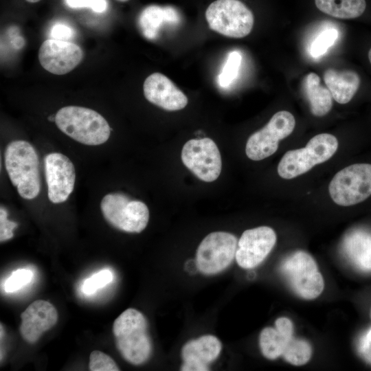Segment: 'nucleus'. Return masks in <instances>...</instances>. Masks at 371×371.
<instances>
[{
	"label": "nucleus",
	"instance_id": "1",
	"mask_svg": "<svg viewBox=\"0 0 371 371\" xmlns=\"http://www.w3.org/2000/svg\"><path fill=\"white\" fill-rule=\"evenodd\" d=\"M5 169L19 194L25 199L36 198L41 190L39 159L35 148L27 141L14 140L7 146Z\"/></svg>",
	"mask_w": 371,
	"mask_h": 371
},
{
	"label": "nucleus",
	"instance_id": "2",
	"mask_svg": "<svg viewBox=\"0 0 371 371\" xmlns=\"http://www.w3.org/2000/svg\"><path fill=\"white\" fill-rule=\"evenodd\" d=\"M147 326L144 315L132 308L122 312L113 322V333L117 349L131 364L140 365L150 356L152 344Z\"/></svg>",
	"mask_w": 371,
	"mask_h": 371
},
{
	"label": "nucleus",
	"instance_id": "3",
	"mask_svg": "<svg viewBox=\"0 0 371 371\" xmlns=\"http://www.w3.org/2000/svg\"><path fill=\"white\" fill-rule=\"evenodd\" d=\"M55 122L63 133L85 145L104 144L111 134V128L105 118L97 111L86 107H63L55 115Z\"/></svg>",
	"mask_w": 371,
	"mask_h": 371
},
{
	"label": "nucleus",
	"instance_id": "4",
	"mask_svg": "<svg viewBox=\"0 0 371 371\" xmlns=\"http://www.w3.org/2000/svg\"><path fill=\"white\" fill-rule=\"evenodd\" d=\"M338 147L337 139L328 133L312 137L304 148L286 152L278 166V175L290 179L310 170L314 166L329 159Z\"/></svg>",
	"mask_w": 371,
	"mask_h": 371
},
{
	"label": "nucleus",
	"instance_id": "5",
	"mask_svg": "<svg viewBox=\"0 0 371 371\" xmlns=\"http://www.w3.org/2000/svg\"><path fill=\"white\" fill-rule=\"evenodd\" d=\"M205 19L213 31L229 38H240L251 31L254 17L240 0H216L205 11Z\"/></svg>",
	"mask_w": 371,
	"mask_h": 371
},
{
	"label": "nucleus",
	"instance_id": "6",
	"mask_svg": "<svg viewBox=\"0 0 371 371\" xmlns=\"http://www.w3.org/2000/svg\"><path fill=\"white\" fill-rule=\"evenodd\" d=\"M281 271L291 289L303 299L313 300L324 289L317 263L306 251H297L285 258L281 264Z\"/></svg>",
	"mask_w": 371,
	"mask_h": 371
},
{
	"label": "nucleus",
	"instance_id": "7",
	"mask_svg": "<svg viewBox=\"0 0 371 371\" xmlns=\"http://www.w3.org/2000/svg\"><path fill=\"white\" fill-rule=\"evenodd\" d=\"M100 209L106 221L117 229L142 232L148 223L149 210L142 201L131 200L120 192H111L101 201Z\"/></svg>",
	"mask_w": 371,
	"mask_h": 371
},
{
	"label": "nucleus",
	"instance_id": "8",
	"mask_svg": "<svg viewBox=\"0 0 371 371\" xmlns=\"http://www.w3.org/2000/svg\"><path fill=\"white\" fill-rule=\"evenodd\" d=\"M333 201L341 206L361 203L371 195V164H355L339 171L329 184Z\"/></svg>",
	"mask_w": 371,
	"mask_h": 371
},
{
	"label": "nucleus",
	"instance_id": "9",
	"mask_svg": "<svg viewBox=\"0 0 371 371\" xmlns=\"http://www.w3.org/2000/svg\"><path fill=\"white\" fill-rule=\"evenodd\" d=\"M295 125V117L290 112L276 113L262 128L249 137L245 147L247 156L254 161L271 156L277 150L279 141L288 137Z\"/></svg>",
	"mask_w": 371,
	"mask_h": 371
},
{
	"label": "nucleus",
	"instance_id": "10",
	"mask_svg": "<svg viewBox=\"0 0 371 371\" xmlns=\"http://www.w3.org/2000/svg\"><path fill=\"white\" fill-rule=\"evenodd\" d=\"M237 246L236 237L230 233H210L198 247L196 255L197 268L206 275L220 273L233 261Z\"/></svg>",
	"mask_w": 371,
	"mask_h": 371
},
{
	"label": "nucleus",
	"instance_id": "11",
	"mask_svg": "<svg viewBox=\"0 0 371 371\" xmlns=\"http://www.w3.org/2000/svg\"><path fill=\"white\" fill-rule=\"evenodd\" d=\"M181 159L183 164L203 181H214L221 174V154L216 144L210 138L188 141L182 148Z\"/></svg>",
	"mask_w": 371,
	"mask_h": 371
},
{
	"label": "nucleus",
	"instance_id": "12",
	"mask_svg": "<svg viewBox=\"0 0 371 371\" xmlns=\"http://www.w3.org/2000/svg\"><path fill=\"white\" fill-rule=\"evenodd\" d=\"M47 196L53 203L65 202L72 192L76 179L75 168L66 155L52 153L44 159Z\"/></svg>",
	"mask_w": 371,
	"mask_h": 371
},
{
	"label": "nucleus",
	"instance_id": "13",
	"mask_svg": "<svg viewBox=\"0 0 371 371\" xmlns=\"http://www.w3.org/2000/svg\"><path fill=\"white\" fill-rule=\"evenodd\" d=\"M276 242L274 230L260 226L245 230L241 235L236 251V260L243 269L258 266L269 255Z\"/></svg>",
	"mask_w": 371,
	"mask_h": 371
},
{
	"label": "nucleus",
	"instance_id": "14",
	"mask_svg": "<svg viewBox=\"0 0 371 371\" xmlns=\"http://www.w3.org/2000/svg\"><path fill=\"white\" fill-rule=\"evenodd\" d=\"M84 53L78 45L53 38L45 40L40 47L38 60L47 71L63 75L80 64Z\"/></svg>",
	"mask_w": 371,
	"mask_h": 371
},
{
	"label": "nucleus",
	"instance_id": "15",
	"mask_svg": "<svg viewBox=\"0 0 371 371\" xmlns=\"http://www.w3.org/2000/svg\"><path fill=\"white\" fill-rule=\"evenodd\" d=\"M143 89L148 101L166 111L183 109L188 102L183 91L161 73L156 72L148 76L144 82Z\"/></svg>",
	"mask_w": 371,
	"mask_h": 371
},
{
	"label": "nucleus",
	"instance_id": "16",
	"mask_svg": "<svg viewBox=\"0 0 371 371\" xmlns=\"http://www.w3.org/2000/svg\"><path fill=\"white\" fill-rule=\"evenodd\" d=\"M20 317L19 331L22 337L27 343L34 344L56 324L58 315L53 304L38 300L30 304Z\"/></svg>",
	"mask_w": 371,
	"mask_h": 371
},
{
	"label": "nucleus",
	"instance_id": "17",
	"mask_svg": "<svg viewBox=\"0 0 371 371\" xmlns=\"http://www.w3.org/2000/svg\"><path fill=\"white\" fill-rule=\"evenodd\" d=\"M221 348L219 339L210 335L189 341L181 350L183 364L181 370H209L207 365L218 357Z\"/></svg>",
	"mask_w": 371,
	"mask_h": 371
},
{
	"label": "nucleus",
	"instance_id": "18",
	"mask_svg": "<svg viewBox=\"0 0 371 371\" xmlns=\"http://www.w3.org/2000/svg\"><path fill=\"white\" fill-rule=\"evenodd\" d=\"M324 80L333 98L339 104H346L352 100L361 81L358 74L354 71L333 69L325 71Z\"/></svg>",
	"mask_w": 371,
	"mask_h": 371
},
{
	"label": "nucleus",
	"instance_id": "19",
	"mask_svg": "<svg viewBox=\"0 0 371 371\" xmlns=\"http://www.w3.org/2000/svg\"><path fill=\"white\" fill-rule=\"evenodd\" d=\"M179 19V13L173 7L152 5L142 10L139 24L146 38L155 39L164 23L177 24Z\"/></svg>",
	"mask_w": 371,
	"mask_h": 371
},
{
	"label": "nucleus",
	"instance_id": "20",
	"mask_svg": "<svg viewBox=\"0 0 371 371\" xmlns=\"http://www.w3.org/2000/svg\"><path fill=\"white\" fill-rule=\"evenodd\" d=\"M344 251L358 268L371 271V234L361 229L350 232L345 237Z\"/></svg>",
	"mask_w": 371,
	"mask_h": 371
},
{
	"label": "nucleus",
	"instance_id": "21",
	"mask_svg": "<svg viewBox=\"0 0 371 371\" xmlns=\"http://www.w3.org/2000/svg\"><path fill=\"white\" fill-rule=\"evenodd\" d=\"M303 91L313 115L322 117L333 106V96L327 87L320 84V78L315 73H308L303 79Z\"/></svg>",
	"mask_w": 371,
	"mask_h": 371
},
{
	"label": "nucleus",
	"instance_id": "22",
	"mask_svg": "<svg viewBox=\"0 0 371 371\" xmlns=\"http://www.w3.org/2000/svg\"><path fill=\"white\" fill-rule=\"evenodd\" d=\"M315 3L321 12L341 19L358 18L367 8L366 0H315Z\"/></svg>",
	"mask_w": 371,
	"mask_h": 371
},
{
	"label": "nucleus",
	"instance_id": "23",
	"mask_svg": "<svg viewBox=\"0 0 371 371\" xmlns=\"http://www.w3.org/2000/svg\"><path fill=\"white\" fill-rule=\"evenodd\" d=\"M293 333L283 332L276 328L267 327L262 330L259 344L262 354L268 359L273 360L282 356Z\"/></svg>",
	"mask_w": 371,
	"mask_h": 371
},
{
	"label": "nucleus",
	"instance_id": "24",
	"mask_svg": "<svg viewBox=\"0 0 371 371\" xmlns=\"http://www.w3.org/2000/svg\"><path fill=\"white\" fill-rule=\"evenodd\" d=\"M311 355L312 348L310 344L303 339L293 337L282 356L292 365L302 366L309 361Z\"/></svg>",
	"mask_w": 371,
	"mask_h": 371
},
{
	"label": "nucleus",
	"instance_id": "25",
	"mask_svg": "<svg viewBox=\"0 0 371 371\" xmlns=\"http://www.w3.org/2000/svg\"><path fill=\"white\" fill-rule=\"evenodd\" d=\"M242 56L238 51L231 52L218 76V84L222 87H228L236 78L241 64Z\"/></svg>",
	"mask_w": 371,
	"mask_h": 371
},
{
	"label": "nucleus",
	"instance_id": "26",
	"mask_svg": "<svg viewBox=\"0 0 371 371\" xmlns=\"http://www.w3.org/2000/svg\"><path fill=\"white\" fill-rule=\"evenodd\" d=\"M338 37L336 29L329 28L323 30L313 41L310 47V53L314 58H318L326 54L327 50L335 43Z\"/></svg>",
	"mask_w": 371,
	"mask_h": 371
},
{
	"label": "nucleus",
	"instance_id": "27",
	"mask_svg": "<svg viewBox=\"0 0 371 371\" xmlns=\"http://www.w3.org/2000/svg\"><path fill=\"white\" fill-rule=\"evenodd\" d=\"M113 278L112 271L104 269L87 278L82 285V291L87 295L93 294L99 289L104 287L110 283Z\"/></svg>",
	"mask_w": 371,
	"mask_h": 371
},
{
	"label": "nucleus",
	"instance_id": "28",
	"mask_svg": "<svg viewBox=\"0 0 371 371\" xmlns=\"http://www.w3.org/2000/svg\"><path fill=\"white\" fill-rule=\"evenodd\" d=\"M33 272L27 269H19L14 271L4 283V291L6 293L16 292L29 284L32 278Z\"/></svg>",
	"mask_w": 371,
	"mask_h": 371
},
{
	"label": "nucleus",
	"instance_id": "29",
	"mask_svg": "<svg viewBox=\"0 0 371 371\" xmlns=\"http://www.w3.org/2000/svg\"><path fill=\"white\" fill-rule=\"evenodd\" d=\"M89 368L91 371H118L115 361L108 355L100 350L90 354Z\"/></svg>",
	"mask_w": 371,
	"mask_h": 371
},
{
	"label": "nucleus",
	"instance_id": "30",
	"mask_svg": "<svg viewBox=\"0 0 371 371\" xmlns=\"http://www.w3.org/2000/svg\"><path fill=\"white\" fill-rule=\"evenodd\" d=\"M8 212L5 208L0 209V241L3 242L12 238L14 236L13 229L17 227V223L8 218Z\"/></svg>",
	"mask_w": 371,
	"mask_h": 371
},
{
	"label": "nucleus",
	"instance_id": "31",
	"mask_svg": "<svg viewBox=\"0 0 371 371\" xmlns=\"http://www.w3.org/2000/svg\"><path fill=\"white\" fill-rule=\"evenodd\" d=\"M52 38L68 41L74 35L73 30L65 24L56 23L51 30Z\"/></svg>",
	"mask_w": 371,
	"mask_h": 371
},
{
	"label": "nucleus",
	"instance_id": "32",
	"mask_svg": "<svg viewBox=\"0 0 371 371\" xmlns=\"http://www.w3.org/2000/svg\"><path fill=\"white\" fill-rule=\"evenodd\" d=\"M106 0H91L89 8L97 13H102L106 10Z\"/></svg>",
	"mask_w": 371,
	"mask_h": 371
},
{
	"label": "nucleus",
	"instance_id": "33",
	"mask_svg": "<svg viewBox=\"0 0 371 371\" xmlns=\"http://www.w3.org/2000/svg\"><path fill=\"white\" fill-rule=\"evenodd\" d=\"M70 8L79 9L89 8L91 0H63Z\"/></svg>",
	"mask_w": 371,
	"mask_h": 371
},
{
	"label": "nucleus",
	"instance_id": "34",
	"mask_svg": "<svg viewBox=\"0 0 371 371\" xmlns=\"http://www.w3.org/2000/svg\"><path fill=\"white\" fill-rule=\"evenodd\" d=\"M368 59L370 60V63H371V48L370 49L368 52Z\"/></svg>",
	"mask_w": 371,
	"mask_h": 371
},
{
	"label": "nucleus",
	"instance_id": "35",
	"mask_svg": "<svg viewBox=\"0 0 371 371\" xmlns=\"http://www.w3.org/2000/svg\"><path fill=\"white\" fill-rule=\"evenodd\" d=\"M29 3H36L38 2L41 0H26Z\"/></svg>",
	"mask_w": 371,
	"mask_h": 371
},
{
	"label": "nucleus",
	"instance_id": "36",
	"mask_svg": "<svg viewBox=\"0 0 371 371\" xmlns=\"http://www.w3.org/2000/svg\"><path fill=\"white\" fill-rule=\"evenodd\" d=\"M117 1H120V2H126V1H128V0H117Z\"/></svg>",
	"mask_w": 371,
	"mask_h": 371
},
{
	"label": "nucleus",
	"instance_id": "37",
	"mask_svg": "<svg viewBox=\"0 0 371 371\" xmlns=\"http://www.w3.org/2000/svg\"><path fill=\"white\" fill-rule=\"evenodd\" d=\"M370 317H371V311H370Z\"/></svg>",
	"mask_w": 371,
	"mask_h": 371
}]
</instances>
